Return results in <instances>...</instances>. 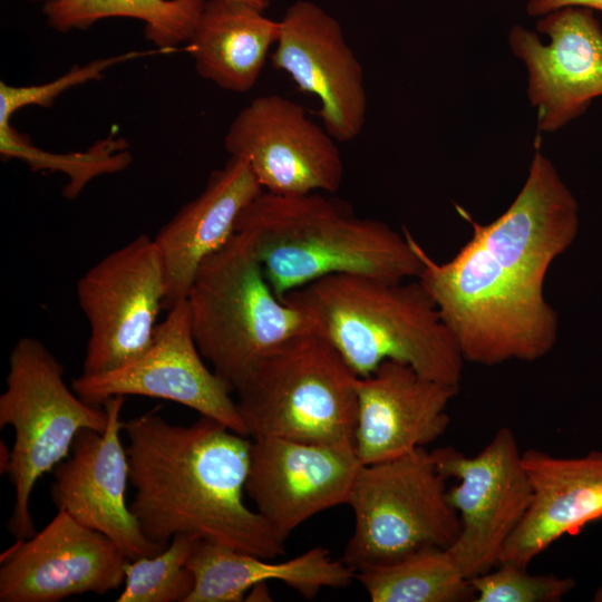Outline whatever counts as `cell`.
I'll use <instances>...</instances> for the list:
<instances>
[{"label": "cell", "mask_w": 602, "mask_h": 602, "mask_svg": "<svg viewBox=\"0 0 602 602\" xmlns=\"http://www.w3.org/2000/svg\"><path fill=\"white\" fill-rule=\"evenodd\" d=\"M535 147L524 185L497 219L479 224L456 206L473 234L450 260L435 261L410 234L421 261L417 280L465 362L536 361L557 339V315L544 284L576 236L579 206L540 152V137Z\"/></svg>", "instance_id": "obj_1"}, {"label": "cell", "mask_w": 602, "mask_h": 602, "mask_svg": "<svg viewBox=\"0 0 602 602\" xmlns=\"http://www.w3.org/2000/svg\"><path fill=\"white\" fill-rule=\"evenodd\" d=\"M123 430L135 489L129 508L149 541L166 546L182 534L264 559L284 554L285 541L243 499L247 436L205 416L173 425L155 410L124 421Z\"/></svg>", "instance_id": "obj_2"}, {"label": "cell", "mask_w": 602, "mask_h": 602, "mask_svg": "<svg viewBox=\"0 0 602 602\" xmlns=\"http://www.w3.org/2000/svg\"><path fill=\"white\" fill-rule=\"evenodd\" d=\"M326 194L263 191L237 220L236 232L280 299L331 274L418 278L421 261L407 230L399 234L381 221L357 216L346 202Z\"/></svg>", "instance_id": "obj_3"}, {"label": "cell", "mask_w": 602, "mask_h": 602, "mask_svg": "<svg viewBox=\"0 0 602 602\" xmlns=\"http://www.w3.org/2000/svg\"><path fill=\"white\" fill-rule=\"evenodd\" d=\"M358 377L396 360L429 379L459 387L464 359L430 297L415 279L331 274L285 295Z\"/></svg>", "instance_id": "obj_4"}, {"label": "cell", "mask_w": 602, "mask_h": 602, "mask_svg": "<svg viewBox=\"0 0 602 602\" xmlns=\"http://www.w3.org/2000/svg\"><path fill=\"white\" fill-rule=\"evenodd\" d=\"M186 302L202 357L233 391L273 348L317 330L310 313L274 293L237 232L201 264Z\"/></svg>", "instance_id": "obj_5"}, {"label": "cell", "mask_w": 602, "mask_h": 602, "mask_svg": "<svg viewBox=\"0 0 602 602\" xmlns=\"http://www.w3.org/2000/svg\"><path fill=\"white\" fill-rule=\"evenodd\" d=\"M357 378L317 330L285 340L236 389L247 436L355 445Z\"/></svg>", "instance_id": "obj_6"}, {"label": "cell", "mask_w": 602, "mask_h": 602, "mask_svg": "<svg viewBox=\"0 0 602 602\" xmlns=\"http://www.w3.org/2000/svg\"><path fill=\"white\" fill-rule=\"evenodd\" d=\"M6 386L0 427L14 431L7 473L14 493L8 527L16 540H26L36 533L30 497L37 480L69 456L81 429L104 431L108 414L69 389L60 362L31 337L13 346Z\"/></svg>", "instance_id": "obj_7"}, {"label": "cell", "mask_w": 602, "mask_h": 602, "mask_svg": "<svg viewBox=\"0 0 602 602\" xmlns=\"http://www.w3.org/2000/svg\"><path fill=\"white\" fill-rule=\"evenodd\" d=\"M347 504L355 526L342 555L353 571L389 563L424 547L448 548L460 522L431 453L362 465Z\"/></svg>", "instance_id": "obj_8"}, {"label": "cell", "mask_w": 602, "mask_h": 602, "mask_svg": "<svg viewBox=\"0 0 602 602\" xmlns=\"http://www.w3.org/2000/svg\"><path fill=\"white\" fill-rule=\"evenodd\" d=\"M165 291L161 255L146 234L110 252L79 278L76 295L89 324L82 376L119 368L149 347Z\"/></svg>", "instance_id": "obj_9"}, {"label": "cell", "mask_w": 602, "mask_h": 602, "mask_svg": "<svg viewBox=\"0 0 602 602\" xmlns=\"http://www.w3.org/2000/svg\"><path fill=\"white\" fill-rule=\"evenodd\" d=\"M431 453L438 472L458 483L447 491L460 530L449 553L469 580L498 564L499 554L531 501V485L517 439L508 427L468 457L447 446Z\"/></svg>", "instance_id": "obj_10"}, {"label": "cell", "mask_w": 602, "mask_h": 602, "mask_svg": "<svg viewBox=\"0 0 602 602\" xmlns=\"http://www.w3.org/2000/svg\"><path fill=\"white\" fill-rule=\"evenodd\" d=\"M336 139L298 103L276 94L252 99L224 137L230 156L244 159L264 192L336 193L344 163Z\"/></svg>", "instance_id": "obj_11"}, {"label": "cell", "mask_w": 602, "mask_h": 602, "mask_svg": "<svg viewBox=\"0 0 602 602\" xmlns=\"http://www.w3.org/2000/svg\"><path fill=\"white\" fill-rule=\"evenodd\" d=\"M71 388L95 406L127 395L174 401L247 436L233 389L205 365L195 343L186 299L167 310L140 356L111 371L80 375Z\"/></svg>", "instance_id": "obj_12"}, {"label": "cell", "mask_w": 602, "mask_h": 602, "mask_svg": "<svg viewBox=\"0 0 602 602\" xmlns=\"http://www.w3.org/2000/svg\"><path fill=\"white\" fill-rule=\"evenodd\" d=\"M128 559L103 533L64 511L39 532L1 555V602H58L84 593L106 594L124 583Z\"/></svg>", "instance_id": "obj_13"}, {"label": "cell", "mask_w": 602, "mask_h": 602, "mask_svg": "<svg viewBox=\"0 0 602 602\" xmlns=\"http://www.w3.org/2000/svg\"><path fill=\"white\" fill-rule=\"evenodd\" d=\"M362 466L353 444L252 440L245 492L283 541L307 520L347 504Z\"/></svg>", "instance_id": "obj_14"}, {"label": "cell", "mask_w": 602, "mask_h": 602, "mask_svg": "<svg viewBox=\"0 0 602 602\" xmlns=\"http://www.w3.org/2000/svg\"><path fill=\"white\" fill-rule=\"evenodd\" d=\"M280 22L273 67L319 99L318 115L337 142L355 139L366 123L365 74L340 23L309 0L290 4Z\"/></svg>", "instance_id": "obj_15"}, {"label": "cell", "mask_w": 602, "mask_h": 602, "mask_svg": "<svg viewBox=\"0 0 602 602\" xmlns=\"http://www.w3.org/2000/svg\"><path fill=\"white\" fill-rule=\"evenodd\" d=\"M124 396L104 402L108 414L104 431L81 429L70 454L52 470L51 498L85 526L115 542L128 560L153 556L166 548L149 541L126 504L129 482L126 447L120 440Z\"/></svg>", "instance_id": "obj_16"}, {"label": "cell", "mask_w": 602, "mask_h": 602, "mask_svg": "<svg viewBox=\"0 0 602 602\" xmlns=\"http://www.w3.org/2000/svg\"><path fill=\"white\" fill-rule=\"evenodd\" d=\"M538 36L521 26L508 35L509 46L528 70V97L537 107L541 132H555L582 115L602 96V28L591 9L566 7L538 20Z\"/></svg>", "instance_id": "obj_17"}, {"label": "cell", "mask_w": 602, "mask_h": 602, "mask_svg": "<svg viewBox=\"0 0 602 602\" xmlns=\"http://www.w3.org/2000/svg\"><path fill=\"white\" fill-rule=\"evenodd\" d=\"M355 448L362 465L407 455L437 440L449 425L447 407L459 387L387 360L358 377Z\"/></svg>", "instance_id": "obj_18"}, {"label": "cell", "mask_w": 602, "mask_h": 602, "mask_svg": "<svg viewBox=\"0 0 602 602\" xmlns=\"http://www.w3.org/2000/svg\"><path fill=\"white\" fill-rule=\"evenodd\" d=\"M522 462L531 485V501L506 541L499 563L528 567L564 535H576L602 520V452L559 457L530 448Z\"/></svg>", "instance_id": "obj_19"}, {"label": "cell", "mask_w": 602, "mask_h": 602, "mask_svg": "<svg viewBox=\"0 0 602 602\" xmlns=\"http://www.w3.org/2000/svg\"><path fill=\"white\" fill-rule=\"evenodd\" d=\"M262 192L249 164L230 156L158 231L154 242L165 273V310L186 299L201 264L235 234L242 211Z\"/></svg>", "instance_id": "obj_20"}, {"label": "cell", "mask_w": 602, "mask_h": 602, "mask_svg": "<svg viewBox=\"0 0 602 602\" xmlns=\"http://www.w3.org/2000/svg\"><path fill=\"white\" fill-rule=\"evenodd\" d=\"M186 566L194 586L185 602H240L255 584L268 581H280L313 599L322 589L346 588L356 580V571L320 546L272 562L222 544L195 541Z\"/></svg>", "instance_id": "obj_21"}, {"label": "cell", "mask_w": 602, "mask_h": 602, "mask_svg": "<svg viewBox=\"0 0 602 602\" xmlns=\"http://www.w3.org/2000/svg\"><path fill=\"white\" fill-rule=\"evenodd\" d=\"M281 33V22L236 0H206L188 47L197 74L233 93L252 89L270 48Z\"/></svg>", "instance_id": "obj_22"}, {"label": "cell", "mask_w": 602, "mask_h": 602, "mask_svg": "<svg viewBox=\"0 0 602 602\" xmlns=\"http://www.w3.org/2000/svg\"><path fill=\"white\" fill-rule=\"evenodd\" d=\"M372 602L474 601L475 592L448 548L430 546L356 571Z\"/></svg>", "instance_id": "obj_23"}, {"label": "cell", "mask_w": 602, "mask_h": 602, "mask_svg": "<svg viewBox=\"0 0 602 602\" xmlns=\"http://www.w3.org/2000/svg\"><path fill=\"white\" fill-rule=\"evenodd\" d=\"M206 0H52L43 4L47 23L58 32L86 30L101 19L144 22L147 40L166 51L188 41Z\"/></svg>", "instance_id": "obj_24"}, {"label": "cell", "mask_w": 602, "mask_h": 602, "mask_svg": "<svg viewBox=\"0 0 602 602\" xmlns=\"http://www.w3.org/2000/svg\"><path fill=\"white\" fill-rule=\"evenodd\" d=\"M127 140L107 137L84 152L55 154L31 144L10 123L0 124V154L3 159L17 158L30 169L60 172L68 177L62 188L66 198H76L94 178L125 169L132 162Z\"/></svg>", "instance_id": "obj_25"}, {"label": "cell", "mask_w": 602, "mask_h": 602, "mask_svg": "<svg viewBox=\"0 0 602 602\" xmlns=\"http://www.w3.org/2000/svg\"><path fill=\"white\" fill-rule=\"evenodd\" d=\"M194 540L175 535L164 551L153 556L128 560L124 590L117 602H185L194 579L186 566Z\"/></svg>", "instance_id": "obj_26"}, {"label": "cell", "mask_w": 602, "mask_h": 602, "mask_svg": "<svg viewBox=\"0 0 602 602\" xmlns=\"http://www.w3.org/2000/svg\"><path fill=\"white\" fill-rule=\"evenodd\" d=\"M495 567L469 579L474 602H559L576 585L570 576L531 574L509 563Z\"/></svg>", "instance_id": "obj_27"}, {"label": "cell", "mask_w": 602, "mask_h": 602, "mask_svg": "<svg viewBox=\"0 0 602 602\" xmlns=\"http://www.w3.org/2000/svg\"><path fill=\"white\" fill-rule=\"evenodd\" d=\"M152 52L129 51L74 66L62 76L41 85L11 86L0 81V124L10 123L11 116L26 106L49 107L64 91L100 79L106 70L124 61Z\"/></svg>", "instance_id": "obj_28"}, {"label": "cell", "mask_w": 602, "mask_h": 602, "mask_svg": "<svg viewBox=\"0 0 602 602\" xmlns=\"http://www.w3.org/2000/svg\"><path fill=\"white\" fill-rule=\"evenodd\" d=\"M566 7H581L602 11V0H528L526 12L530 16H545Z\"/></svg>", "instance_id": "obj_29"}, {"label": "cell", "mask_w": 602, "mask_h": 602, "mask_svg": "<svg viewBox=\"0 0 602 602\" xmlns=\"http://www.w3.org/2000/svg\"><path fill=\"white\" fill-rule=\"evenodd\" d=\"M246 601H271L266 582L255 584L245 595Z\"/></svg>", "instance_id": "obj_30"}, {"label": "cell", "mask_w": 602, "mask_h": 602, "mask_svg": "<svg viewBox=\"0 0 602 602\" xmlns=\"http://www.w3.org/2000/svg\"><path fill=\"white\" fill-rule=\"evenodd\" d=\"M236 1L249 3L262 11H264L270 4V0H236Z\"/></svg>", "instance_id": "obj_31"}, {"label": "cell", "mask_w": 602, "mask_h": 602, "mask_svg": "<svg viewBox=\"0 0 602 602\" xmlns=\"http://www.w3.org/2000/svg\"><path fill=\"white\" fill-rule=\"evenodd\" d=\"M592 600L594 602H602V584L595 590Z\"/></svg>", "instance_id": "obj_32"}, {"label": "cell", "mask_w": 602, "mask_h": 602, "mask_svg": "<svg viewBox=\"0 0 602 602\" xmlns=\"http://www.w3.org/2000/svg\"><path fill=\"white\" fill-rule=\"evenodd\" d=\"M37 1H41V2H43V3H47V2H50V1H52V0H37Z\"/></svg>", "instance_id": "obj_33"}]
</instances>
